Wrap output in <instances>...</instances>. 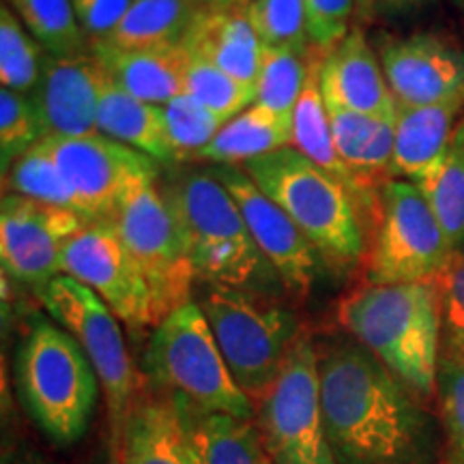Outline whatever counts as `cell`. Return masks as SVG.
<instances>
[{
	"label": "cell",
	"instance_id": "41",
	"mask_svg": "<svg viewBox=\"0 0 464 464\" xmlns=\"http://www.w3.org/2000/svg\"><path fill=\"white\" fill-rule=\"evenodd\" d=\"M440 318H443L440 357L464 363V310L440 312Z\"/></svg>",
	"mask_w": 464,
	"mask_h": 464
},
{
	"label": "cell",
	"instance_id": "19",
	"mask_svg": "<svg viewBox=\"0 0 464 464\" xmlns=\"http://www.w3.org/2000/svg\"><path fill=\"white\" fill-rule=\"evenodd\" d=\"M181 45L189 56L211 63L239 82L258 89L265 48L246 7L200 5Z\"/></svg>",
	"mask_w": 464,
	"mask_h": 464
},
{
	"label": "cell",
	"instance_id": "2",
	"mask_svg": "<svg viewBox=\"0 0 464 464\" xmlns=\"http://www.w3.org/2000/svg\"><path fill=\"white\" fill-rule=\"evenodd\" d=\"M338 321L420 400L437 396L440 297L437 282L365 284L340 301Z\"/></svg>",
	"mask_w": 464,
	"mask_h": 464
},
{
	"label": "cell",
	"instance_id": "18",
	"mask_svg": "<svg viewBox=\"0 0 464 464\" xmlns=\"http://www.w3.org/2000/svg\"><path fill=\"white\" fill-rule=\"evenodd\" d=\"M321 91L327 108H344L381 121L398 119V102L387 84L379 54L359 26H353L324 56Z\"/></svg>",
	"mask_w": 464,
	"mask_h": 464
},
{
	"label": "cell",
	"instance_id": "5",
	"mask_svg": "<svg viewBox=\"0 0 464 464\" xmlns=\"http://www.w3.org/2000/svg\"><path fill=\"white\" fill-rule=\"evenodd\" d=\"M15 382L24 411L54 443L84 437L102 382L67 329L48 318L28 327L15 355Z\"/></svg>",
	"mask_w": 464,
	"mask_h": 464
},
{
	"label": "cell",
	"instance_id": "10",
	"mask_svg": "<svg viewBox=\"0 0 464 464\" xmlns=\"http://www.w3.org/2000/svg\"><path fill=\"white\" fill-rule=\"evenodd\" d=\"M256 428L271 464H338L323 421L316 344L307 334L256 402Z\"/></svg>",
	"mask_w": 464,
	"mask_h": 464
},
{
	"label": "cell",
	"instance_id": "24",
	"mask_svg": "<svg viewBox=\"0 0 464 464\" xmlns=\"http://www.w3.org/2000/svg\"><path fill=\"white\" fill-rule=\"evenodd\" d=\"M327 114L340 160L357 183L379 198L374 188H382L390 181L387 172L393 155L396 123L344 108H327Z\"/></svg>",
	"mask_w": 464,
	"mask_h": 464
},
{
	"label": "cell",
	"instance_id": "40",
	"mask_svg": "<svg viewBox=\"0 0 464 464\" xmlns=\"http://www.w3.org/2000/svg\"><path fill=\"white\" fill-rule=\"evenodd\" d=\"M75 17L91 44H100L123 22L133 0H72Z\"/></svg>",
	"mask_w": 464,
	"mask_h": 464
},
{
	"label": "cell",
	"instance_id": "23",
	"mask_svg": "<svg viewBox=\"0 0 464 464\" xmlns=\"http://www.w3.org/2000/svg\"><path fill=\"white\" fill-rule=\"evenodd\" d=\"M114 458L123 464H196L181 415L170 398L138 400Z\"/></svg>",
	"mask_w": 464,
	"mask_h": 464
},
{
	"label": "cell",
	"instance_id": "43",
	"mask_svg": "<svg viewBox=\"0 0 464 464\" xmlns=\"http://www.w3.org/2000/svg\"><path fill=\"white\" fill-rule=\"evenodd\" d=\"M3 464H48L42 458H34V456H11V458H5Z\"/></svg>",
	"mask_w": 464,
	"mask_h": 464
},
{
	"label": "cell",
	"instance_id": "7",
	"mask_svg": "<svg viewBox=\"0 0 464 464\" xmlns=\"http://www.w3.org/2000/svg\"><path fill=\"white\" fill-rule=\"evenodd\" d=\"M237 385L254 404L271 390L304 335L299 316L274 297L208 286L198 304Z\"/></svg>",
	"mask_w": 464,
	"mask_h": 464
},
{
	"label": "cell",
	"instance_id": "1",
	"mask_svg": "<svg viewBox=\"0 0 464 464\" xmlns=\"http://www.w3.org/2000/svg\"><path fill=\"white\" fill-rule=\"evenodd\" d=\"M324 430L338 464H432L437 428L390 370L359 342L318 348Z\"/></svg>",
	"mask_w": 464,
	"mask_h": 464
},
{
	"label": "cell",
	"instance_id": "8",
	"mask_svg": "<svg viewBox=\"0 0 464 464\" xmlns=\"http://www.w3.org/2000/svg\"><path fill=\"white\" fill-rule=\"evenodd\" d=\"M39 299L48 314L78 340L100 376L116 451L127 417L144 396V374L127 351L121 321L89 286L69 276L54 277L48 286L39 290Z\"/></svg>",
	"mask_w": 464,
	"mask_h": 464
},
{
	"label": "cell",
	"instance_id": "44",
	"mask_svg": "<svg viewBox=\"0 0 464 464\" xmlns=\"http://www.w3.org/2000/svg\"><path fill=\"white\" fill-rule=\"evenodd\" d=\"M357 11L363 17H372L374 15V0H359Z\"/></svg>",
	"mask_w": 464,
	"mask_h": 464
},
{
	"label": "cell",
	"instance_id": "17",
	"mask_svg": "<svg viewBox=\"0 0 464 464\" xmlns=\"http://www.w3.org/2000/svg\"><path fill=\"white\" fill-rule=\"evenodd\" d=\"M106 69L91 50L73 56L45 52L42 78L31 92L45 138L100 133V103Z\"/></svg>",
	"mask_w": 464,
	"mask_h": 464
},
{
	"label": "cell",
	"instance_id": "34",
	"mask_svg": "<svg viewBox=\"0 0 464 464\" xmlns=\"http://www.w3.org/2000/svg\"><path fill=\"white\" fill-rule=\"evenodd\" d=\"M161 108H164L166 136L174 155V166L194 164L219 130L228 123L224 116L211 112L185 92Z\"/></svg>",
	"mask_w": 464,
	"mask_h": 464
},
{
	"label": "cell",
	"instance_id": "6",
	"mask_svg": "<svg viewBox=\"0 0 464 464\" xmlns=\"http://www.w3.org/2000/svg\"><path fill=\"white\" fill-rule=\"evenodd\" d=\"M144 376L161 396L202 413L249 421L256 417V404L232 379L205 312L194 301L177 307L150 332Z\"/></svg>",
	"mask_w": 464,
	"mask_h": 464
},
{
	"label": "cell",
	"instance_id": "35",
	"mask_svg": "<svg viewBox=\"0 0 464 464\" xmlns=\"http://www.w3.org/2000/svg\"><path fill=\"white\" fill-rule=\"evenodd\" d=\"M185 95L211 110L226 121L241 114L256 102L258 89L239 82L222 69L200 58L189 56L188 73H185Z\"/></svg>",
	"mask_w": 464,
	"mask_h": 464
},
{
	"label": "cell",
	"instance_id": "31",
	"mask_svg": "<svg viewBox=\"0 0 464 464\" xmlns=\"http://www.w3.org/2000/svg\"><path fill=\"white\" fill-rule=\"evenodd\" d=\"M39 45L54 56H73L89 50L72 0H5Z\"/></svg>",
	"mask_w": 464,
	"mask_h": 464
},
{
	"label": "cell",
	"instance_id": "49",
	"mask_svg": "<svg viewBox=\"0 0 464 464\" xmlns=\"http://www.w3.org/2000/svg\"><path fill=\"white\" fill-rule=\"evenodd\" d=\"M114 464H123V462H121V458H114Z\"/></svg>",
	"mask_w": 464,
	"mask_h": 464
},
{
	"label": "cell",
	"instance_id": "9",
	"mask_svg": "<svg viewBox=\"0 0 464 464\" xmlns=\"http://www.w3.org/2000/svg\"><path fill=\"white\" fill-rule=\"evenodd\" d=\"M108 222L147 277L160 321L189 304L196 282L191 246L160 179L133 188Z\"/></svg>",
	"mask_w": 464,
	"mask_h": 464
},
{
	"label": "cell",
	"instance_id": "36",
	"mask_svg": "<svg viewBox=\"0 0 464 464\" xmlns=\"http://www.w3.org/2000/svg\"><path fill=\"white\" fill-rule=\"evenodd\" d=\"M246 11L265 48L312 50L307 39L305 0H252Z\"/></svg>",
	"mask_w": 464,
	"mask_h": 464
},
{
	"label": "cell",
	"instance_id": "39",
	"mask_svg": "<svg viewBox=\"0 0 464 464\" xmlns=\"http://www.w3.org/2000/svg\"><path fill=\"white\" fill-rule=\"evenodd\" d=\"M359 0H305V24L310 45L329 54L351 33Z\"/></svg>",
	"mask_w": 464,
	"mask_h": 464
},
{
	"label": "cell",
	"instance_id": "48",
	"mask_svg": "<svg viewBox=\"0 0 464 464\" xmlns=\"http://www.w3.org/2000/svg\"><path fill=\"white\" fill-rule=\"evenodd\" d=\"M191 3H196V5H207V3H211V0H191Z\"/></svg>",
	"mask_w": 464,
	"mask_h": 464
},
{
	"label": "cell",
	"instance_id": "25",
	"mask_svg": "<svg viewBox=\"0 0 464 464\" xmlns=\"http://www.w3.org/2000/svg\"><path fill=\"white\" fill-rule=\"evenodd\" d=\"M100 133L140 150L160 166L174 168V155L166 136L164 108L138 100L110 78H106L102 91Z\"/></svg>",
	"mask_w": 464,
	"mask_h": 464
},
{
	"label": "cell",
	"instance_id": "50",
	"mask_svg": "<svg viewBox=\"0 0 464 464\" xmlns=\"http://www.w3.org/2000/svg\"><path fill=\"white\" fill-rule=\"evenodd\" d=\"M269 464H271V462H269Z\"/></svg>",
	"mask_w": 464,
	"mask_h": 464
},
{
	"label": "cell",
	"instance_id": "16",
	"mask_svg": "<svg viewBox=\"0 0 464 464\" xmlns=\"http://www.w3.org/2000/svg\"><path fill=\"white\" fill-rule=\"evenodd\" d=\"M376 54L398 106L464 103V50L450 39L434 33L381 34Z\"/></svg>",
	"mask_w": 464,
	"mask_h": 464
},
{
	"label": "cell",
	"instance_id": "46",
	"mask_svg": "<svg viewBox=\"0 0 464 464\" xmlns=\"http://www.w3.org/2000/svg\"><path fill=\"white\" fill-rule=\"evenodd\" d=\"M451 142H456L458 147L464 149V116H462V121H460V123H458V127H456L454 138H451Z\"/></svg>",
	"mask_w": 464,
	"mask_h": 464
},
{
	"label": "cell",
	"instance_id": "37",
	"mask_svg": "<svg viewBox=\"0 0 464 464\" xmlns=\"http://www.w3.org/2000/svg\"><path fill=\"white\" fill-rule=\"evenodd\" d=\"M44 127L31 95L0 91V158L7 172L17 158L44 140Z\"/></svg>",
	"mask_w": 464,
	"mask_h": 464
},
{
	"label": "cell",
	"instance_id": "45",
	"mask_svg": "<svg viewBox=\"0 0 464 464\" xmlns=\"http://www.w3.org/2000/svg\"><path fill=\"white\" fill-rule=\"evenodd\" d=\"M252 0H211V5H222V7H247Z\"/></svg>",
	"mask_w": 464,
	"mask_h": 464
},
{
	"label": "cell",
	"instance_id": "29",
	"mask_svg": "<svg viewBox=\"0 0 464 464\" xmlns=\"http://www.w3.org/2000/svg\"><path fill=\"white\" fill-rule=\"evenodd\" d=\"M413 183L430 205L451 252H464V149L451 142L448 153Z\"/></svg>",
	"mask_w": 464,
	"mask_h": 464
},
{
	"label": "cell",
	"instance_id": "15",
	"mask_svg": "<svg viewBox=\"0 0 464 464\" xmlns=\"http://www.w3.org/2000/svg\"><path fill=\"white\" fill-rule=\"evenodd\" d=\"M208 170L216 174L239 205L254 241L280 276L284 290L295 299L307 297L323 263L316 247L307 241L286 211L252 181L246 168L208 166Z\"/></svg>",
	"mask_w": 464,
	"mask_h": 464
},
{
	"label": "cell",
	"instance_id": "22",
	"mask_svg": "<svg viewBox=\"0 0 464 464\" xmlns=\"http://www.w3.org/2000/svg\"><path fill=\"white\" fill-rule=\"evenodd\" d=\"M464 103H434V106H398L396 138L390 161V181H417L423 172L448 153L456 131V121Z\"/></svg>",
	"mask_w": 464,
	"mask_h": 464
},
{
	"label": "cell",
	"instance_id": "21",
	"mask_svg": "<svg viewBox=\"0 0 464 464\" xmlns=\"http://www.w3.org/2000/svg\"><path fill=\"white\" fill-rule=\"evenodd\" d=\"M108 78L138 100L166 106L185 92L189 54L183 45L168 50H116L89 45Z\"/></svg>",
	"mask_w": 464,
	"mask_h": 464
},
{
	"label": "cell",
	"instance_id": "47",
	"mask_svg": "<svg viewBox=\"0 0 464 464\" xmlns=\"http://www.w3.org/2000/svg\"><path fill=\"white\" fill-rule=\"evenodd\" d=\"M451 3H454L456 7H460L464 11V0H451Z\"/></svg>",
	"mask_w": 464,
	"mask_h": 464
},
{
	"label": "cell",
	"instance_id": "20",
	"mask_svg": "<svg viewBox=\"0 0 464 464\" xmlns=\"http://www.w3.org/2000/svg\"><path fill=\"white\" fill-rule=\"evenodd\" d=\"M323 52L312 48L310 54V72L301 92L297 108L293 114V149H297L301 155L334 177L335 181L351 191L353 198L362 207L363 213H372L376 218L379 213V198L370 196L357 179L353 177L344 161L340 160L338 149H335L332 127H329V114L324 106V97L321 91V69L324 61Z\"/></svg>",
	"mask_w": 464,
	"mask_h": 464
},
{
	"label": "cell",
	"instance_id": "12",
	"mask_svg": "<svg viewBox=\"0 0 464 464\" xmlns=\"http://www.w3.org/2000/svg\"><path fill=\"white\" fill-rule=\"evenodd\" d=\"M61 274L89 286L131 329H155L153 293L131 252L110 222H91L63 249Z\"/></svg>",
	"mask_w": 464,
	"mask_h": 464
},
{
	"label": "cell",
	"instance_id": "4",
	"mask_svg": "<svg viewBox=\"0 0 464 464\" xmlns=\"http://www.w3.org/2000/svg\"><path fill=\"white\" fill-rule=\"evenodd\" d=\"M260 189L299 226L332 269L355 266L365 254L362 207L314 161L286 147L243 164Z\"/></svg>",
	"mask_w": 464,
	"mask_h": 464
},
{
	"label": "cell",
	"instance_id": "26",
	"mask_svg": "<svg viewBox=\"0 0 464 464\" xmlns=\"http://www.w3.org/2000/svg\"><path fill=\"white\" fill-rule=\"evenodd\" d=\"M196 464H269L258 428L226 413H202L177 402Z\"/></svg>",
	"mask_w": 464,
	"mask_h": 464
},
{
	"label": "cell",
	"instance_id": "11",
	"mask_svg": "<svg viewBox=\"0 0 464 464\" xmlns=\"http://www.w3.org/2000/svg\"><path fill=\"white\" fill-rule=\"evenodd\" d=\"M454 256L430 205L413 181L392 179L379 191L368 284L432 282Z\"/></svg>",
	"mask_w": 464,
	"mask_h": 464
},
{
	"label": "cell",
	"instance_id": "38",
	"mask_svg": "<svg viewBox=\"0 0 464 464\" xmlns=\"http://www.w3.org/2000/svg\"><path fill=\"white\" fill-rule=\"evenodd\" d=\"M437 393L445 432V464H464V363L440 357Z\"/></svg>",
	"mask_w": 464,
	"mask_h": 464
},
{
	"label": "cell",
	"instance_id": "27",
	"mask_svg": "<svg viewBox=\"0 0 464 464\" xmlns=\"http://www.w3.org/2000/svg\"><path fill=\"white\" fill-rule=\"evenodd\" d=\"M286 147H293V119L252 103L232 116L194 164L243 166Z\"/></svg>",
	"mask_w": 464,
	"mask_h": 464
},
{
	"label": "cell",
	"instance_id": "13",
	"mask_svg": "<svg viewBox=\"0 0 464 464\" xmlns=\"http://www.w3.org/2000/svg\"><path fill=\"white\" fill-rule=\"evenodd\" d=\"M42 144L80 196L92 222H108L133 188L160 179L158 161L103 133L44 138Z\"/></svg>",
	"mask_w": 464,
	"mask_h": 464
},
{
	"label": "cell",
	"instance_id": "28",
	"mask_svg": "<svg viewBox=\"0 0 464 464\" xmlns=\"http://www.w3.org/2000/svg\"><path fill=\"white\" fill-rule=\"evenodd\" d=\"M200 5L191 0H133L123 22L100 44L116 50L179 48Z\"/></svg>",
	"mask_w": 464,
	"mask_h": 464
},
{
	"label": "cell",
	"instance_id": "32",
	"mask_svg": "<svg viewBox=\"0 0 464 464\" xmlns=\"http://www.w3.org/2000/svg\"><path fill=\"white\" fill-rule=\"evenodd\" d=\"M310 54L312 50L265 48L258 73V95L254 103L284 119H293L310 72Z\"/></svg>",
	"mask_w": 464,
	"mask_h": 464
},
{
	"label": "cell",
	"instance_id": "30",
	"mask_svg": "<svg viewBox=\"0 0 464 464\" xmlns=\"http://www.w3.org/2000/svg\"><path fill=\"white\" fill-rule=\"evenodd\" d=\"M3 181L5 194H17L24 196V198L45 202V205L69 208V211L91 219L80 196L75 194L65 174L61 172V168L56 166L54 158L44 149L42 142L26 150L22 158H17L9 170L3 172Z\"/></svg>",
	"mask_w": 464,
	"mask_h": 464
},
{
	"label": "cell",
	"instance_id": "14",
	"mask_svg": "<svg viewBox=\"0 0 464 464\" xmlns=\"http://www.w3.org/2000/svg\"><path fill=\"white\" fill-rule=\"evenodd\" d=\"M91 224L80 213L45 202L3 194L0 263L5 276L42 290L61 274L63 249Z\"/></svg>",
	"mask_w": 464,
	"mask_h": 464
},
{
	"label": "cell",
	"instance_id": "3",
	"mask_svg": "<svg viewBox=\"0 0 464 464\" xmlns=\"http://www.w3.org/2000/svg\"><path fill=\"white\" fill-rule=\"evenodd\" d=\"M161 189L181 216L196 280L274 297L284 284L263 256L241 208L208 168L174 166Z\"/></svg>",
	"mask_w": 464,
	"mask_h": 464
},
{
	"label": "cell",
	"instance_id": "33",
	"mask_svg": "<svg viewBox=\"0 0 464 464\" xmlns=\"http://www.w3.org/2000/svg\"><path fill=\"white\" fill-rule=\"evenodd\" d=\"M45 50L26 31L15 11L0 7V82L3 89L31 95L42 78Z\"/></svg>",
	"mask_w": 464,
	"mask_h": 464
},
{
	"label": "cell",
	"instance_id": "42",
	"mask_svg": "<svg viewBox=\"0 0 464 464\" xmlns=\"http://www.w3.org/2000/svg\"><path fill=\"white\" fill-rule=\"evenodd\" d=\"M434 0H374V15L406 17L426 9Z\"/></svg>",
	"mask_w": 464,
	"mask_h": 464
}]
</instances>
